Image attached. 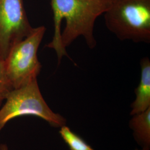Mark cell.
<instances>
[{
	"mask_svg": "<svg viewBox=\"0 0 150 150\" xmlns=\"http://www.w3.org/2000/svg\"><path fill=\"white\" fill-rule=\"evenodd\" d=\"M112 0H51L53 12L54 33L46 47L54 50L59 64L68 56L66 48L82 36L88 47L93 49L97 42L93 30L97 18L107 11Z\"/></svg>",
	"mask_w": 150,
	"mask_h": 150,
	"instance_id": "1",
	"label": "cell"
},
{
	"mask_svg": "<svg viewBox=\"0 0 150 150\" xmlns=\"http://www.w3.org/2000/svg\"><path fill=\"white\" fill-rule=\"evenodd\" d=\"M104 18L119 40L150 43V0H112Z\"/></svg>",
	"mask_w": 150,
	"mask_h": 150,
	"instance_id": "2",
	"label": "cell"
},
{
	"mask_svg": "<svg viewBox=\"0 0 150 150\" xmlns=\"http://www.w3.org/2000/svg\"><path fill=\"white\" fill-rule=\"evenodd\" d=\"M28 115L40 117L54 127H61L66 122L65 118L49 107L41 93L37 79L13 89L8 95L0 110V131L12 119Z\"/></svg>",
	"mask_w": 150,
	"mask_h": 150,
	"instance_id": "3",
	"label": "cell"
},
{
	"mask_svg": "<svg viewBox=\"0 0 150 150\" xmlns=\"http://www.w3.org/2000/svg\"><path fill=\"white\" fill-rule=\"evenodd\" d=\"M46 30L43 26L33 28L29 35L12 48L4 61L13 89L37 79L42 68L38 59V49Z\"/></svg>",
	"mask_w": 150,
	"mask_h": 150,
	"instance_id": "4",
	"label": "cell"
},
{
	"mask_svg": "<svg viewBox=\"0 0 150 150\" xmlns=\"http://www.w3.org/2000/svg\"><path fill=\"white\" fill-rule=\"evenodd\" d=\"M23 0H0V59L32 32Z\"/></svg>",
	"mask_w": 150,
	"mask_h": 150,
	"instance_id": "5",
	"label": "cell"
},
{
	"mask_svg": "<svg viewBox=\"0 0 150 150\" xmlns=\"http://www.w3.org/2000/svg\"><path fill=\"white\" fill-rule=\"evenodd\" d=\"M141 78L134 90L136 98L131 104L132 116L145 111L150 107V61L148 57L141 60Z\"/></svg>",
	"mask_w": 150,
	"mask_h": 150,
	"instance_id": "6",
	"label": "cell"
},
{
	"mask_svg": "<svg viewBox=\"0 0 150 150\" xmlns=\"http://www.w3.org/2000/svg\"><path fill=\"white\" fill-rule=\"evenodd\" d=\"M129 125L138 144L142 149L150 150V107L145 111L133 115Z\"/></svg>",
	"mask_w": 150,
	"mask_h": 150,
	"instance_id": "7",
	"label": "cell"
},
{
	"mask_svg": "<svg viewBox=\"0 0 150 150\" xmlns=\"http://www.w3.org/2000/svg\"><path fill=\"white\" fill-rule=\"evenodd\" d=\"M59 133L70 150H94L80 136L72 131L66 125L60 127Z\"/></svg>",
	"mask_w": 150,
	"mask_h": 150,
	"instance_id": "8",
	"label": "cell"
},
{
	"mask_svg": "<svg viewBox=\"0 0 150 150\" xmlns=\"http://www.w3.org/2000/svg\"><path fill=\"white\" fill-rule=\"evenodd\" d=\"M13 89L6 72L4 61L0 59V105Z\"/></svg>",
	"mask_w": 150,
	"mask_h": 150,
	"instance_id": "9",
	"label": "cell"
},
{
	"mask_svg": "<svg viewBox=\"0 0 150 150\" xmlns=\"http://www.w3.org/2000/svg\"><path fill=\"white\" fill-rule=\"evenodd\" d=\"M0 150H8V149L5 144H1L0 145Z\"/></svg>",
	"mask_w": 150,
	"mask_h": 150,
	"instance_id": "10",
	"label": "cell"
},
{
	"mask_svg": "<svg viewBox=\"0 0 150 150\" xmlns=\"http://www.w3.org/2000/svg\"><path fill=\"white\" fill-rule=\"evenodd\" d=\"M137 150V149H136V150ZM147 150V149H142V150Z\"/></svg>",
	"mask_w": 150,
	"mask_h": 150,
	"instance_id": "11",
	"label": "cell"
}]
</instances>
